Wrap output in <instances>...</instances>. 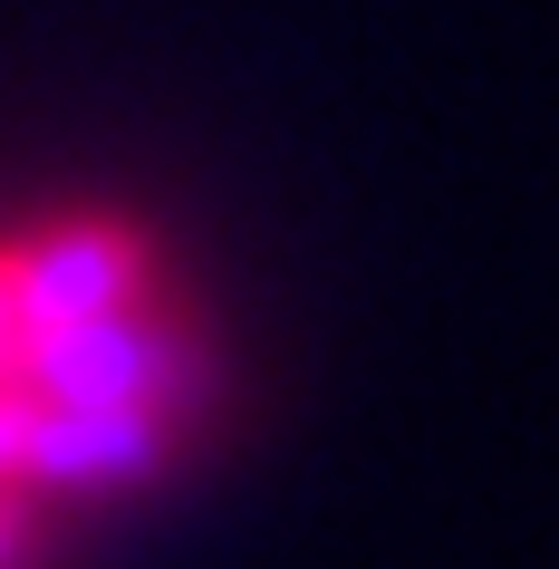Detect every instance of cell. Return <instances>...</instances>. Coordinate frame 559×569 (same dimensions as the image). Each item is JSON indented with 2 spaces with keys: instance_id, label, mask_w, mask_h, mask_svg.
<instances>
[{
  "instance_id": "obj_1",
  "label": "cell",
  "mask_w": 559,
  "mask_h": 569,
  "mask_svg": "<svg viewBox=\"0 0 559 569\" xmlns=\"http://www.w3.org/2000/svg\"><path fill=\"white\" fill-rule=\"evenodd\" d=\"M10 377L39 396V406H164L183 387L174 338L136 319V309H88V319H59V329H30L10 348Z\"/></svg>"
},
{
  "instance_id": "obj_2",
  "label": "cell",
  "mask_w": 559,
  "mask_h": 569,
  "mask_svg": "<svg viewBox=\"0 0 559 569\" xmlns=\"http://www.w3.org/2000/svg\"><path fill=\"white\" fill-rule=\"evenodd\" d=\"M146 251L107 222H78V232H49L39 251L10 261V309H20V338L30 329H59V319H88V309H117L136 290Z\"/></svg>"
},
{
  "instance_id": "obj_3",
  "label": "cell",
  "mask_w": 559,
  "mask_h": 569,
  "mask_svg": "<svg viewBox=\"0 0 559 569\" xmlns=\"http://www.w3.org/2000/svg\"><path fill=\"white\" fill-rule=\"evenodd\" d=\"M154 445H164L154 406H39L20 463H39L59 482H126L154 463Z\"/></svg>"
},
{
  "instance_id": "obj_4",
  "label": "cell",
  "mask_w": 559,
  "mask_h": 569,
  "mask_svg": "<svg viewBox=\"0 0 559 569\" xmlns=\"http://www.w3.org/2000/svg\"><path fill=\"white\" fill-rule=\"evenodd\" d=\"M30 416H39V396L20 387V377H10V367H0V473H10V463H20V453H30Z\"/></svg>"
},
{
  "instance_id": "obj_5",
  "label": "cell",
  "mask_w": 559,
  "mask_h": 569,
  "mask_svg": "<svg viewBox=\"0 0 559 569\" xmlns=\"http://www.w3.org/2000/svg\"><path fill=\"white\" fill-rule=\"evenodd\" d=\"M10 348H20V309H10V261H0V367H10Z\"/></svg>"
},
{
  "instance_id": "obj_6",
  "label": "cell",
  "mask_w": 559,
  "mask_h": 569,
  "mask_svg": "<svg viewBox=\"0 0 559 569\" xmlns=\"http://www.w3.org/2000/svg\"><path fill=\"white\" fill-rule=\"evenodd\" d=\"M10 540H20V531H10V521H0V569H10Z\"/></svg>"
}]
</instances>
